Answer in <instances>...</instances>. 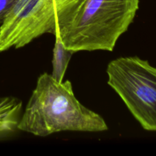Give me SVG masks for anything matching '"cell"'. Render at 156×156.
Returning a JSON list of instances; mask_svg holds the SVG:
<instances>
[{"mask_svg": "<svg viewBox=\"0 0 156 156\" xmlns=\"http://www.w3.org/2000/svg\"><path fill=\"white\" fill-rule=\"evenodd\" d=\"M18 130L45 137L61 132H105L103 117L80 103L69 80L58 82L44 73L23 110Z\"/></svg>", "mask_w": 156, "mask_h": 156, "instance_id": "1", "label": "cell"}, {"mask_svg": "<svg viewBox=\"0 0 156 156\" xmlns=\"http://www.w3.org/2000/svg\"><path fill=\"white\" fill-rule=\"evenodd\" d=\"M140 0H85L69 23L57 34L66 48L111 52L128 30Z\"/></svg>", "mask_w": 156, "mask_h": 156, "instance_id": "2", "label": "cell"}, {"mask_svg": "<svg viewBox=\"0 0 156 156\" xmlns=\"http://www.w3.org/2000/svg\"><path fill=\"white\" fill-rule=\"evenodd\" d=\"M85 0H17L0 24V52L25 47L45 34L55 35Z\"/></svg>", "mask_w": 156, "mask_h": 156, "instance_id": "3", "label": "cell"}, {"mask_svg": "<svg viewBox=\"0 0 156 156\" xmlns=\"http://www.w3.org/2000/svg\"><path fill=\"white\" fill-rule=\"evenodd\" d=\"M108 84L126 105L142 127L156 131V67L138 56L111 60Z\"/></svg>", "mask_w": 156, "mask_h": 156, "instance_id": "4", "label": "cell"}, {"mask_svg": "<svg viewBox=\"0 0 156 156\" xmlns=\"http://www.w3.org/2000/svg\"><path fill=\"white\" fill-rule=\"evenodd\" d=\"M23 111L22 101L12 96L0 97V139L9 137L18 130Z\"/></svg>", "mask_w": 156, "mask_h": 156, "instance_id": "5", "label": "cell"}, {"mask_svg": "<svg viewBox=\"0 0 156 156\" xmlns=\"http://www.w3.org/2000/svg\"><path fill=\"white\" fill-rule=\"evenodd\" d=\"M53 36L55 37V43L53 49V69L51 75L53 79L58 82H63L69 61L76 53L64 46L59 35L55 34Z\"/></svg>", "mask_w": 156, "mask_h": 156, "instance_id": "6", "label": "cell"}, {"mask_svg": "<svg viewBox=\"0 0 156 156\" xmlns=\"http://www.w3.org/2000/svg\"><path fill=\"white\" fill-rule=\"evenodd\" d=\"M17 0H0V24Z\"/></svg>", "mask_w": 156, "mask_h": 156, "instance_id": "7", "label": "cell"}]
</instances>
